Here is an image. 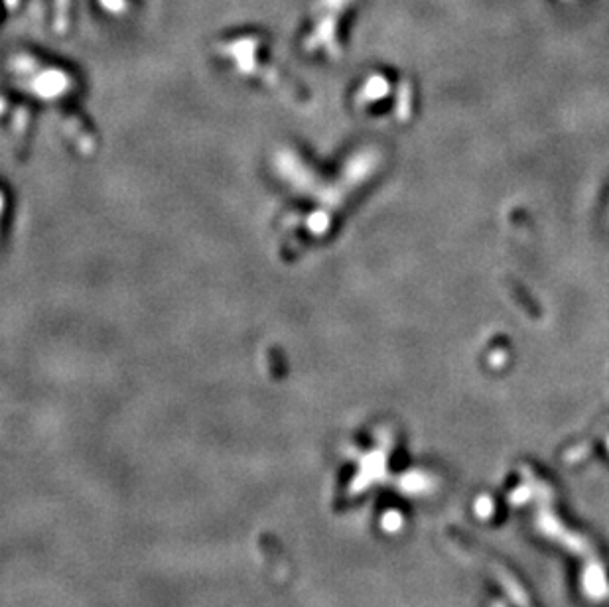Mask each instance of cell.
Wrapping results in <instances>:
<instances>
[{
    "mask_svg": "<svg viewBox=\"0 0 609 607\" xmlns=\"http://www.w3.org/2000/svg\"><path fill=\"white\" fill-rule=\"evenodd\" d=\"M534 524H536V529L543 532L544 536L560 542L562 546H566V548L574 552V554H578V556H591V554H593V548H591L590 542L586 541L584 536H580V534L568 531V529L554 517L548 503H541Z\"/></svg>",
    "mask_w": 609,
    "mask_h": 607,
    "instance_id": "6da1fadb",
    "label": "cell"
},
{
    "mask_svg": "<svg viewBox=\"0 0 609 607\" xmlns=\"http://www.w3.org/2000/svg\"><path fill=\"white\" fill-rule=\"evenodd\" d=\"M581 588H584V594L591 599H603L608 596V576H605V570H603L600 562L590 560V562L586 564L584 578H581Z\"/></svg>",
    "mask_w": 609,
    "mask_h": 607,
    "instance_id": "7a4b0ae2",
    "label": "cell"
},
{
    "mask_svg": "<svg viewBox=\"0 0 609 607\" xmlns=\"http://www.w3.org/2000/svg\"><path fill=\"white\" fill-rule=\"evenodd\" d=\"M399 489L406 495H426L432 493L436 489V479L432 475L420 474V471H409V474L400 475V479L397 481Z\"/></svg>",
    "mask_w": 609,
    "mask_h": 607,
    "instance_id": "3957f363",
    "label": "cell"
},
{
    "mask_svg": "<svg viewBox=\"0 0 609 607\" xmlns=\"http://www.w3.org/2000/svg\"><path fill=\"white\" fill-rule=\"evenodd\" d=\"M497 578H499V582H501V586H503L505 594H507V598L513 601L514 606H521L524 607L526 603H529V598H526V591H524L521 586H519V582L513 578V576H509L507 572H501V570H497Z\"/></svg>",
    "mask_w": 609,
    "mask_h": 607,
    "instance_id": "277c9868",
    "label": "cell"
},
{
    "mask_svg": "<svg viewBox=\"0 0 609 607\" xmlns=\"http://www.w3.org/2000/svg\"><path fill=\"white\" fill-rule=\"evenodd\" d=\"M474 507H476V515L479 517V519H489V517L495 512V503H493V499H491V497H487V495L477 497V501Z\"/></svg>",
    "mask_w": 609,
    "mask_h": 607,
    "instance_id": "5b68a950",
    "label": "cell"
},
{
    "mask_svg": "<svg viewBox=\"0 0 609 607\" xmlns=\"http://www.w3.org/2000/svg\"><path fill=\"white\" fill-rule=\"evenodd\" d=\"M402 515L399 511H387L382 515V529L387 532H397L402 529Z\"/></svg>",
    "mask_w": 609,
    "mask_h": 607,
    "instance_id": "8992f818",
    "label": "cell"
},
{
    "mask_svg": "<svg viewBox=\"0 0 609 607\" xmlns=\"http://www.w3.org/2000/svg\"><path fill=\"white\" fill-rule=\"evenodd\" d=\"M534 497V491L531 485L526 483L524 487H519V489H514L513 493L509 495V501H511V505H524L529 503L531 499Z\"/></svg>",
    "mask_w": 609,
    "mask_h": 607,
    "instance_id": "52a82bcc",
    "label": "cell"
},
{
    "mask_svg": "<svg viewBox=\"0 0 609 607\" xmlns=\"http://www.w3.org/2000/svg\"><path fill=\"white\" fill-rule=\"evenodd\" d=\"M491 607H505V603L503 601H495V603H493V606Z\"/></svg>",
    "mask_w": 609,
    "mask_h": 607,
    "instance_id": "ba28073f",
    "label": "cell"
}]
</instances>
